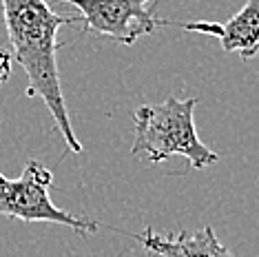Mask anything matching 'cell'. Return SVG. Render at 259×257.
<instances>
[{"label":"cell","instance_id":"6da1fadb","mask_svg":"<svg viewBox=\"0 0 259 257\" xmlns=\"http://www.w3.org/2000/svg\"><path fill=\"white\" fill-rule=\"evenodd\" d=\"M5 27L14 49V60L27 73V98H40L56 122L71 153H82V142L75 138L69 120L67 102L60 84L58 49L62 40L58 31L64 25L80 22V16H60L49 7L47 0H0Z\"/></svg>","mask_w":259,"mask_h":257},{"label":"cell","instance_id":"7a4b0ae2","mask_svg":"<svg viewBox=\"0 0 259 257\" xmlns=\"http://www.w3.org/2000/svg\"><path fill=\"white\" fill-rule=\"evenodd\" d=\"M197 98L180 100L168 96L160 104H144L133 111L135 138L131 155H146L149 162L160 164L173 155H182L193 168L215 164L220 155L199 140L195 131Z\"/></svg>","mask_w":259,"mask_h":257},{"label":"cell","instance_id":"3957f363","mask_svg":"<svg viewBox=\"0 0 259 257\" xmlns=\"http://www.w3.org/2000/svg\"><path fill=\"white\" fill-rule=\"evenodd\" d=\"M54 173L42 162L29 160L20 178L9 180L0 173V215L22 222H49L69 226L78 235H93L100 224L84 215H73L58 208L49 195Z\"/></svg>","mask_w":259,"mask_h":257},{"label":"cell","instance_id":"277c9868","mask_svg":"<svg viewBox=\"0 0 259 257\" xmlns=\"http://www.w3.org/2000/svg\"><path fill=\"white\" fill-rule=\"evenodd\" d=\"M80 11L84 33L111 38L120 45H133L138 38L155 33L164 25L151 5L155 0H64Z\"/></svg>","mask_w":259,"mask_h":257},{"label":"cell","instance_id":"5b68a950","mask_svg":"<svg viewBox=\"0 0 259 257\" xmlns=\"http://www.w3.org/2000/svg\"><path fill=\"white\" fill-rule=\"evenodd\" d=\"M164 25H175L184 31L206 33L220 40L224 51H235L241 56V60H252L259 54V0H246L233 18L226 22H170L164 20Z\"/></svg>","mask_w":259,"mask_h":257},{"label":"cell","instance_id":"8992f818","mask_svg":"<svg viewBox=\"0 0 259 257\" xmlns=\"http://www.w3.org/2000/svg\"><path fill=\"white\" fill-rule=\"evenodd\" d=\"M133 237L146 248L149 255L160 257H233V253L220 242L213 226L199 231H180L175 235H160L146 226Z\"/></svg>","mask_w":259,"mask_h":257},{"label":"cell","instance_id":"52a82bcc","mask_svg":"<svg viewBox=\"0 0 259 257\" xmlns=\"http://www.w3.org/2000/svg\"><path fill=\"white\" fill-rule=\"evenodd\" d=\"M11 62H14V56H11V51L0 49V84L9 80V75H11Z\"/></svg>","mask_w":259,"mask_h":257}]
</instances>
